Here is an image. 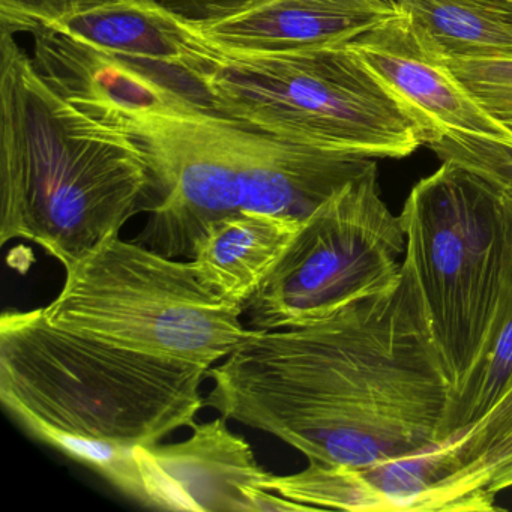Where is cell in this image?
<instances>
[{
    "instance_id": "6da1fadb",
    "label": "cell",
    "mask_w": 512,
    "mask_h": 512,
    "mask_svg": "<svg viewBox=\"0 0 512 512\" xmlns=\"http://www.w3.org/2000/svg\"><path fill=\"white\" fill-rule=\"evenodd\" d=\"M205 407L325 464L370 467L437 445L446 385L394 292L299 328L257 331L208 370Z\"/></svg>"
},
{
    "instance_id": "7a4b0ae2",
    "label": "cell",
    "mask_w": 512,
    "mask_h": 512,
    "mask_svg": "<svg viewBox=\"0 0 512 512\" xmlns=\"http://www.w3.org/2000/svg\"><path fill=\"white\" fill-rule=\"evenodd\" d=\"M209 368L50 325L44 308L0 317V401L34 439L131 500L134 448L197 424Z\"/></svg>"
},
{
    "instance_id": "3957f363",
    "label": "cell",
    "mask_w": 512,
    "mask_h": 512,
    "mask_svg": "<svg viewBox=\"0 0 512 512\" xmlns=\"http://www.w3.org/2000/svg\"><path fill=\"white\" fill-rule=\"evenodd\" d=\"M155 199L136 143L68 103L0 34V244L34 242L68 269Z\"/></svg>"
},
{
    "instance_id": "277c9868",
    "label": "cell",
    "mask_w": 512,
    "mask_h": 512,
    "mask_svg": "<svg viewBox=\"0 0 512 512\" xmlns=\"http://www.w3.org/2000/svg\"><path fill=\"white\" fill-rule=\"evenodd\" d=\"M400 290L446 385L437 445L475 424L491 362L512 326L508 196L442 161L407 196Z\"/></svg>"
},
{
    "instance_id": "5b68a950",
    "label": "cell",
    "mask_w": 512,
    "mask_h": 512,
    "mask_svg": "<svg viewBox=\"0 0 512 512\" xmlns=\"http://www.w3.org/2000/svg\"><path fill=\"white\" fill-rule=\"evenodd\" d=\"M130 137L157 184L145 229L134 241L193 259L203 230L239 212L304 221L373 158L326 151L196 110L85 113Z\"/></svg>"
},
{
    "instance_id": "8992f818",
    "label": "cell",
    "mask_w": 512,
    "mask_h": 512,
    "mask_svg": "<svg viewBox=\"0 0 512 512\" xmlns=\"http://www.w3.org/2000/svg\"><path fill=\"white\" fill-rule=\"evenodd\" d=\"M208 88L218 115L326 151L398 160L437 139L349 43L274 53L218 49Z\"/></svg>"
},
{
    "instance_id": "52a82bcc",
    "label": "cell",
    "mask_w": 512,
    "mask_h": 512,
    "mask_svg": "<svg viewBox=\"0 0 512 512\" xmlns=\"http://www.w3.org/2000/svg\"><path fill=\"white\" fill-rule=\"evenodd\" d=\"M64 287L44 308L50 325L110 346L214 367L254 329L245 311L202 283L193 259L110 239L65 269Z\"/></svg>"
},
{
    "instance_id": "ba28073f",
    "label": "cell",
    "mask_w": 512,
    "mask_h": 512,
    "mask_svg": "<svg viewBox=\"0 0 512 512\" xmlns=\"http://www.w3.org/2000/svg\"><path fill=\"white\" fill-rule=\"evenodd\" d=\"M406 233L380 193L377 163L305 218L277 268L245 308L251 329L299 328L394 292Z\"/></svg>"
},
{
    "instance_id": "9c48e42d",
    "label": "cell",
    "mask_w": 512,
    "mask_h": 512,
    "mask_svg": "<svg viewBox=\"0 0 512 512\" xmlns=\"http://www.w3.org/2000/svg\"><path fill=\"white\" fill-rule=\"evenodd\" d=\"M85 50L86 80L115 109L215 113L208 80L218 49L193 25L139 0H119L55 23Z\"/></svg>"
},
{
    "instance_id": "30bf717a",
    "label": "cell",
    "mask_w": 512,
    "mask_h": 512,
    "mask_svg": "<svg viewBox=\"0 0 512 512\" xmlns=\"http://www.w3.org/2000/svg\"><path fill=\"white\" fill-rule=\"evenodd\" d=\"M220 416L193 427L184 442L134 448V502L163 511H310L266 488L271 473Z\"/></svg>"
},
{
    "instance_id": "8fae6325",
    "label": "cell",
    "mask_w": 512,
    "mask_h": 512,
    "mask_svg": "<svg viewBox=\"0 0 512 512\" xmlns=\"http://www.w3.org/2000/svg\"><path fill=\"white\" fill-rule=\"evenodd\" d=\"M349 46L431 125L437 139L446 134H467L512 145L511 128L494 119L445 62L421 43L403 11L349 41Z\"/></svg>"
},
{
    "instance_id": "7c38bea8",
    "label": "cell",
    "mask_w": 512,
    "mask_h": 512,
    "mask_svg": "<svg viewBox=\"0 0 512 512\" xmlns=\"http://www.w3.org/2000/svg\"><path fill=\"white\" fill-rule=\"evenodd\" d=\"M400 11L395 0H260L194 28L223 52H292L349 43Z\"/></svg>"
},
{
    "instance_id": "4fadbf2b",
    "label": "cell",
    "mask_w": 512,
    "mask_h": 512,
    "mask_svg": "<svg viewBox=\"0 0 512 512\" xmlns=\"http://www.w3.org/2000/svg\"><path fill=\"white\" fill-rule=\"evenodd\" d=\"M304 221L239 212L214 221L194 245L197 274L224 301L245 311L289 250Z\"/></svg>"
},
{
    "instance_id": "5bb4252c",
    "label": "cell",
    "mask_w": 512,
    "mask_h": 512,
    "mask_svg": "<svg viewBox=\"0 0 512 512\" xmlns=\"http://www.w3.org/2000/svg\"><path fill=\"white\" fill-rule=\"evenodd\" d=\"M437 58H512V5L502 0H395Z\"/></svg>"
},
{
    "instance_id": "9a60e30c",
    "label": "cell",
    "mask_w": 512,
    "mask_h": 512,
    "mask_svg": "<svg viewBox=\"0 0 512 512\" xmlns=\"http://www.w3.org/2000/svg\"><path fill=\"white\" fill-rule=\"evenodd\" d=\"M266 488L284 499L314 509L343 511H388L385 497L371 481L365 467L310 461L293 475H272Z\"/></svg>"
},
{
    "instance_id": "2e32d148",
    "label": "cell",
    "mask_w": 512,
    "mask_h": 512,
    "mask_svg": "<svg viewBox=\"0 0 512 512\" xmlns=\"http://www.w3.org/2000/svg\"><path fill=\"white\" fill-rule=\"evenodd\" d=\"M428 148L440 160L464 167L512 196V145L485 137L446 134Z\"/></svg>"
},
{
    "instance_id": "e0dca14e",
    "label": "cell",
    "mask_w": 512,
    "mask_h": 512,
    "mask_svg": "<svg viewBox=\"0 0 512 512\" xmlns=\"http://www.w3.org/2000/svg\"><path fill=\"white\" fill-rule=\"evenodd\" d=\"M442 61L494 119L512 130V58H448Z\"/></svg>"
},
{
    "instance_id": "ac0fdd59",
    "label": "cell",
    "mask_w": 512,
    "mask_h": 512,
    "mask_svg": "<svg viewBox=\"0 0 512 512\" xmlns=\"http://www.w3.org/2000/svg\"><path fill=\"white\" fill-rule=\"evenodd\" d=\"M119 0H0V34L16 37Z\"/></svg>"
},
{
    "instance_id": "d6986e66",
    "label": "cell",
    "mask_w": 512,
    "mask_h": 512,
    "mask_svg": "<svg viewBox=\"0 0 512 512\" xmlns=\"http://www.w3.org/2000/svg\"><path fill=\"white\" fill-rule=\"evenodd\" d=\"M139 2L172 14L173 17L188 25L203 26L241 13L260 0H139Z\"/></svg>"
},
{
    "instance_id": "ffe728a7",
    "label": "cell",
    "mask_w": 512,
    "mask_h": 512,
    "mask_svg": "<svg viewBox=\"0 0 512 512\" xmlns=\"http://www.w3.org/2000/svg\"><path fill=\"white\" fill-rule=\"evenodd\" d=\"M503 2H508V4H512V0H503Z\"/></svg>"
}]
</instances>
